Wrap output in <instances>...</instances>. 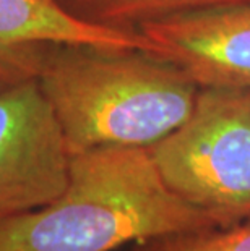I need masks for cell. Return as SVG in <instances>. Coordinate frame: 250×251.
I'll return each instance as SVG.
<instances>
[{
	"label": "cell",
	"mask_w": 250,
	"mask_h": 251,
	"mask_svg": "<svg viewBox=\"0 0 250 251\" xmlns=\"http://www.w3.org/2000/svg\"><path fill=\"white\" fill-rule=\"evenodd\" d=\"M130 251H250V219L135 243Z\"/></svg>",
	"instance_id": "8"
},
{
	"label": "cell",
	"mask_w": 250,
	"mask_h": 251,
	"mask_svg": "<svg viewBox=\"0 0 250 251\" xmlns=\"http://www.w3.org/2000/svg\"><path fill=\"white\" fill-rule=\"evenodd\" d=\"M70 157L36 79L0 91V224L54 201L67 186Z\"/></svg>",
	"instance_id": "4"
},
{
	"label": "cell",
	"mask_w": 250,
	"mask_h": 251,
	"mask_svg": "<svg viewBox=\"0 0 250 251\" xmlns=\"http://www.w3.org/2000/svg\"><path fill=\"white\" fill-rule=\"evenodd\" d=\"M216 226L169 188L146 148H94L72 154L54 201L0 224V251H115Z\"/></svg>",
	"instance_id": "1"
},
{
	"label": "cell",
	"mask_w": 250,
	"mask_h": 251,
	"mask_svg": "<svg viewBox=\"0 0 250 251\" xmlns=\"http://www.w3.org/2000/svg\"><path fill=\"white\" fill-rule=\"evenodd\" d=\"M84 23L117 31L138 33L143 25L169 15L220 5L250 3V0H56ZM140 34V33H138Z\"/></svg>",
	"instance_id": "7"
},
{
	"label": "cell",
	"mask_w": 250,
	"mask_h": 251,
	"mask_svg": "<svg viewBox=\"0 0 250 251\" xmlns=\"http://www.w3.org/2000/svg\"><path fill=\"white\" fill-rule=\"evenodd\" d=\"M138 33L198 88L250 89V3L169 15Z\"/></svg>",
	"instance_id": "5"
},
{
	"label": "cell",
	"mask_w": 250,
	"mask_h": 251,
	"mask_svg": "<svg viewBox=\"0 0 250 251\" xmlns=\"http://www.w3.org/2000/svg\"><path fill=\"white\" fill-rule=\"evenodd\" d=\"M38 84L70 154L151 148L192 114L200 88L177 67L140 49L58 44Z\"/></svg>",
	"instance_id": "2"
},
{
	"label": "cell",
	"mask_w": 250,
	"mask_h": 251,
	"mask_svg": "<svg viewBox=\"0 0 250 251\" xmlns=\"http://www.w3.org/2000/svg\"><path fill=\"white\" fill-rule=\"evenodd\" d=\"M148 151L190 204L222 226L250 219V89L200 88L189 119Z\"/></svg>",
	"instance_id": "3"
},
{
	"label": "cell",
	"mask_w": 250,
	"mask_h": 251,
	"mask_svg": "<svg viewBox=\"0 0 250 251\" xmlns=\"http://www.w3.org/2000/svg\"><path fill=\"white\" fill-rule=\"evenodd\" d=\"M58 44L151 50L141 34L84 23L56 0H0V91L38 79Z\"/></svg>",
	"instance_id": "6"
}]
</instances>
